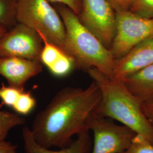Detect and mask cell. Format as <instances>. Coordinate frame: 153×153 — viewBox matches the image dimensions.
<instances>
[{"label": "cell", "instance_id": "cell-6", "mask_svg": "<svg viewBox=\"0 0 153 153\" xmlns=\"http://www.w3.org/2000/svg\"><path fill=\"white\" fill-rule=\"evenodd\" d=\"M89 129L94 135L91 153H122L129 147L137 134L129 127L118 125L96 113L90 120Z\"/></svg>", "mask_w": 153, "mask_h": 153}, {"label": "cell", "instance_id": "cell-15", "mask_svg": "<svg viewBox=\"0 0 153 153\" xmlns=\"http://www.w3.org/2000/svg\"><path fill=\"white\" fill-rule=\"evenodd\" d=\"M40 37L43 40L44 45L40 54V60L43 65L48 68L65 53L56 45L49 43L43 37L41 36Z\"/></svg>", "mask_w": 153, "mask_h": 153}, {"label": "cell", "instance_id": "cell-13", "mask_svg": "<svg viewBox=\"0 0 153 153\" xmlns=\"http://www.w3.org/2000/svg\"><path fill=\"white\" fill-rule=\"evenodd\" d=\"M26 120L15 112L0 111V142L5 141L11 129L25 126Z\"/></svg>", "mask_w": 153, "mask_h": 153}, {"label": "cell", "instance_id": "cell-21", "mask_svg": "<svg viewBox=\"0 0 153 153\" xmlns=\"http://www.w3.org/2000/svg\"><path fill=\"white\" fill-rule=\"evenodd\" d=\"M50 3L60 4L65 5L70 8L78 16L80 15L82 10V1L81 0H48Z\"/></svg>", "mask_w": 153, "mask_h": 153}, {"label": "cell", "instance_id": "cell-24", "mask_svg": "<svg viewBox=\"0 0 153 153\" xmlns=\"http://www.w3.org/2000/svg\"><path fill=\"white\" fill-rule=\"evenodd\" d=\"M17 145L9 141L0 142V153H16Z\"/></svg>", "mask_w": 153, "mask_h": 153}, {"label": "cell", "instance_id": "cell-22", "mask_svg": "<svg viewBox=\"0 0 153 153\" xmlns=\"http://www.w3.org/2000/svg\"><path fill=\"white\" fill-rule=\"evenodd\" d=\"M116 12L130 11L134 0H107Z\"/></svg>", "mask_w": 153, "mask_h": 153}, {"label": "cell", "instance_id": "cell-4", "mask_svg": "<svg viewBox=\"0 0 153 153\" xmlns=\"http://www.w3.org/2000/svg\"><path fill=\"white\" fill-rule=\"evenodd\" d=\"M16 19L18 23L36 31L67 54L64 24L58 11L48 0H17Z\"/></svg>", "mask_w": 153, "mask_h": 153}, {"label": "cell", "instance_id": "cell-17", "mask_svg": "<svg viewBox=\"0 0 153 153\" xmlns=\"http://www.w3.org/2000/svg\"><path fill=\"white\" fill-rule=\"evenodd\" d=\"M36 100L31 91H23L12 109L15 112L21 116L29 115L35 109Z\"/></svg>", "mask_w": 153, "mask_h": 153}, {"label": "cell", "instance_id": "cell-2", "mask_svg": "<svg viewBox=\"0 0 153 153\" xmlns=\"http://www.w3.org/2000/svg\"><path fill=\"white\" fill-rule=\"evenodd\" d=\"M87 72L102 93L96 114L118 121L153 145V126L143 111L142 100L121 81L112 79L95 68L88 69Z\"/></svg>", "mask_w": 153, "mask_h": 153}, {"label": "cell", "instance_id": "cell-3", "mask_svg": "<svg viewBox=\"0 0 153 153\" xmlns=\"http://www.w3.org/2000/svg\"><path fill=\"white\" fill-rule=\"evenodd\" d=\"M53 6L64 24L67 54L74 59L76 67L86 71L95 68L111 78L115 59L110 49L82 24L70 8L60 4Z\"/></svg>", "mask_w": 153, "mask_h": 153}, {"label": "cell", "instance_id": "cell-18", "mask_svg": "<svg viewBox=\"0 0 153 153\" xmlns=\"http://www.w3.org/2000/svg\"><path fill=\"white\" fill-rule=\"evenodd\" d=\"M24 89L18 88L10 85L6 86L2 83L0 87V99L2 104L12 108L16 104Z\"/></svg>", "mask_w": 153, "mask_h": 153}, {"label": "cell", "instance_id": "cell-12", "mask_svg": "<svg viewBox=\"0 0 153 153\" xmlns=\"http://www.w3.org/2000/svg\"><path fill=\"white\" fill-rule=\"evenodd\" d=\"M128 89L142 101L153 98V64L121 80Z\"/></svg>", "mask_w": 153, "mask_h": 153}, {"label": "cell", "instance_id": "cell-10", "mask_svg": "<svg viewBox=\"0 0 153 153\" xmlns=\"http://www.w3.org/2000/svg\"><path fill=\"white\" fill-rule=\"evenodd\" d=\"M43 70L42 63L38 60L16 57H0V76L8 85L24 89L26 83Z\"/></svg>", "mask_w": 153, "mask_h": 153}, {"label": "cell", "instance_id": "cell-23", "mask_svg": "<svg viewBox=\"0 0 153 153\" xmlns=\"http://www.w3.org/2000/svg\"><path fill=\"white\" fill-rule=\"evenodd\" d=\"M142 106L149 120L153 126V98L143 100Z\"/></svg>", "mask_w": 153, "mask_h": 153}, {"label": "cell", "instance_id": "cell-8", "mask_svg": "<svg viewBox=\"0 0 153 153\" xmlns=\"http://www.w3.org/2000/svg\"><path fill=\"white\" fill-rule=\"evenodd\" d=\"M43 42L36 31L17 23L0 38V57H16L40 61Z\"/></svg>", "mask_w": 153, "mask_h": 153}, {"label": "cell", "instance_id": "cell-19", "mask_svg": "<svg viewBox=\"0 0 153 153\" xmlns=\"http://www.w3.org/2000/svg\"><path fill=\"white\" fill-rule=\"evenodd\" d=\"M121 153H153V145L145 137L137 134L129 147Z\"/></svg>", "mask_w": 153, "mask_h": 153}, {"label": "cell", "instance_id": "cell-20", "mask_svg": "<svg viewBox=\"0 0 153 153\" xmlns=\"http://www.w3.org/2000/svg\"><path fill=\"white\" fill-rule=\"evenodd\" d=\"M130 11L140 16L153 18V0H134Z\"/></svg>", "mask_w": 153, "mask_h": 153}, {"label": "cell", "instance_id": "cell-11", "mask_svg": "<svg viewBox=\"0 0 153 153\" xmlns=\"http://www.w3.org/2000/svg\"><path fill=\"white\" fill-rule=\"evenodd\" d=\"M22 135L26 153H89L92 148L93 142L89 131L78 134L70 145L59 150H53L39 145L35 141L31 129L27 126L23 128Z\"/></svg>", "mask_w": 153, "mask_h": 153}, {"label": "cell", "instance_id": "cell-9", "mask_svg": "<svg viewBox=\"0 0 153 153\" xmlns=\"http://www.w3.org/2000/svg\"><path fill=\"white\" fill-rule=\"evenodd\" d=\"M153 64V37L135 46L126 54L115 59L111 78L121 81Z\"/></svg>", "mask_w": 153, "mask_h": 153}, {"label": "cell", "instance_id": "cell-14", "mask_svg": "<svg viewBox=\"0 0 153 153\" xmlns=\"http://www.w3.org/2000/svg\"><path fill=\"white\" fill-rule=\"evenodd\" d=\"M17 0H0V26L9 30L18 23L16 19Z\"/></svg>", "mask_w": 153, "mask_h": 153}, {"label": "cell", "instance_id": "cell-25", "mask_svg": "<svg viewBox=\"0 0 153 153\" xmlns=\"http://www.w3.org/2000/svg\"><path fill=\"white\" fill-rule=\"evenodd\" d=\"M7 29H6L5 27L0 26V38L7 31Z\"/></svg>", "mask_w": 153, "mask_h": 153}, {"label": "cell", "instance_id": "cell-16", "mask_svg": "<svg viewBox=\"0 0 153 153\" xmlns=\"http://www.w3.org/2000/svg\"><path fill=\"white\" fill-rule=\"evenodd\" d=\"M75 67L74 59L69 55L64 53L48 69L53 76L62 77L68 75Z\"/></svg>", "mask_w": 153, "mask_h": 153}, {"label": "cell", "instance_id": "cell-7", "mask_svg": "<svg viewBox=\"0 0 153 153\" xmlns=\"http://www.w3.org/2000/svg\"><path fill=\"white\" fill-rule=\"evenodd\" d=\"M81 1L80 21L110 49L116 33V11L107 0Z\"/></svg>", "mask_w": 153, "mask_h": 153}, {"label": "cell", "instance_id": "cell-5", "mask_svg": "<svg viewBox=\"0 0 153 153\" xmlns=\"http://www.w3.org/2000/svg\"><path fill=\"white\" fill-rule=\"evenodd\" d=\"M116 33L110 51L119 59L143 41L153 37V18L131 11L116 13Z\"/></svg>", "mask_w": 153, "mask_h": 153}, {"label": "cell", "instance_id": "cell-1", "mask_svg": "<svg viewBox=\"0 0 153 153\" xmlns=\"http://www.w3.org/2000/svg\"><path fill=\"white\" fill-rule=\"evenodd\" d=\"M102 93L93 81L87 88L66 87L56 94L33 121L35 141L47 148H65L73 137L89 131V122L98 108Z\"/></svg>", "mask_w": 153, "mask_h": 153}]
</instances>
